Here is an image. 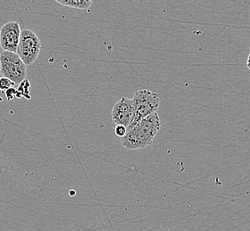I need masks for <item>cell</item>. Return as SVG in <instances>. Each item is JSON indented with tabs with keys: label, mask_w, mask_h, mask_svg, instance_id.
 Listing matches in <instances>:
<instances>
[{
	"label": "cell",
	"mask_w": 250,
	"mask_h": 231,
	"mask_svg": "<svg viewBox=\"0 0 250 231\" xmlns=\"http://www.w3.org/2000/svg\"><path fill=\"white\" fill-rule=\"evenodd\" d=\"M247 68L250 71V54L249 55V57H248V60H247Z\"/></svg>",
	"instance_id": "cell-12"
},
{
	"label": "cell",
	"mask_w": 250,
	"mask_h": 231,
	"mask_svg": "<svg viewBox=\"0 0 250 231\" xmlns=\"http://www.w3.org/2000/svg\"><path fill=\"white\" fill-rule=\"evenodd\" d=\"M56 3L62 5H65L68 7H71V8L85 10L90 7L93 4V1L91 0H56Z\"/></svg>",
	"instance_id": "cell-7"
},
{
	"label": "cell",
	"mask_w": 250,
	"mask_h": 231,
	"mask_svg": "<svg viewBox=\"0 0 250 231\" xmlns=\"http://www.w3.org/2000/svg\"><path fill=\"white\" fill-rule=\"evenodd\" d=\"M15 85V83H13L10 79L4 77H0V91L8 90L12 87H14Z\"/></svg>",
	"instance_id": "cell-9"
},
{
	"label": "cell",
	"mask_w": 250,
	"mask_h": 231,
	"mask_svg": "<svg viewBox=\"0 0 250 231\" xmlns=\"http://www.w3.org/2000/svg\"><path fill=\"white\" fill-rule=\"evenodd\" d=\"M132 101L134 106V118L128 127L135 126L145 117L156 113L160 107V100L155 93L144 89L135 92Z\"/></svg>",
	"instance_id": "cell-2"
},
{
	"label": "cell",
	"mask_w": 250,
	"mask_h": 231,
	"mask_svg": "<svg viewBox=\"0 0 250 231\" xmlns=\"http://www.w3.org/2000/svg\"><path fill=\"white\" fill-rule=\"evenodd\" d=\"M161 127L158 112L145 117L135 126L127 128L121 143L128 151L143 150L152 144Z\"/></svg>",
	"instance_id": "cell-1"
},
{
	"label": "cell",
	"mask_w": 250,
	"mask_h": 231,
	"mask_svg": "<svg viewBox=\"0 0 250 231\" xmlns=\"http://www.w3.org/2000/svg\"><path fill=\"white\" fill-rule=\"evenodd\" d=\"M111 117L117 126H125L127 129V127L132 124L134 118V106L132 99L122 97L113 106Z\"/></svg>",
	"instance_id": "cell-6"
},
{
	"label": "cell",
	"mask_w": 250,
	"mask_h": 231,
	"mask_svg": "<svg viewBox=\"0 0 250 231\" xmlns=\"http://www.w3.org/2000/svg\"><path fill=\"white\" fill-rule=\"evenodd\" d=\"M126 127L123 126H116L115 127V135L116 136H118V137H120V138H123L124 136L125 135V134H126Z\"/></svg>",
	"instance_id": "cell-10"
},
{
	"label": "cell",
	"mask_w": 250,
	"mask_h": 231,
	"mask_svg": "<svg viewBox=\"0 0 250 231\" xmlns=\"http://www.w3.org/2000/svg\"><path fill=\"white\" fill-rule=\"evenodd\" d=\"M21 28L18 22L8 21L0 29V46L3 50L16 54L19 44Z\"/></svg>",
	"instance_id": "cell-5"
},
{
	"label": "cell",
	"mask_w": 250,
	"mask_h": 231,
	"mask_svg": "<svg viewBox=\"0 0 250 231\" xmlns=\"http://www.w3.org/2000/svg\"><path fill=\"white\" fill-rule=\"evenodd\" d=\"M1 74L15 84H20L26 79L27 66L15 53L3 51L0 55Z\"/></svg>",
	"instance_id": "cell-3"
},
{
	"label": "cell",
	"mask_w": 250,
	"mask_h": 231,
	"mask_svg": "<svg viewBox=\"0 0 250 231\" xmlns=\"http://www.w3.org/2000/svg\"><path fill=\"white\" fill-rule=\"evenodd\" d=\"M30 82L28 79H24L21 83L19 84V87L16 89L17 91V96L16 98H21V97H24L26 99L30 100L31 96L30 95Z\"/></svg>",
	"instance_id": "cell-8"
},
{
	"label": "cell",
	"mask_w": 250,
	"mask_h": 231,
	"mask_svg": "<svg viewBox=\"0 0 250 231\" xmlns=\"http://www.w3.org/2000/svg\"><path fill=\"white\" fill-rule=\"evenodd\" d=\"M16 96H17V91L14 87L5 91V96H6L8 101H12L14 98L16 97Z\"/></svg>",
	"instance_id": "cell-11"
},
{
	"label": "cell",
	"mask_w": 250,
	"mask_h": 231,
	"mask_svg": "<svg viewBox=\"0 0 250 231\" xmlns=\"http://www.w3.org/2000/svg\"><path fill=\"white\" fill-rule=\"evenodd\" d=\"M40 49L41 43L35 32L27 29L21 32L16 55L20 57L26 66L31 65L35 62L40 55Z\"/></svg>",
	"instance_id": "cell-4"
}]
</instances>
